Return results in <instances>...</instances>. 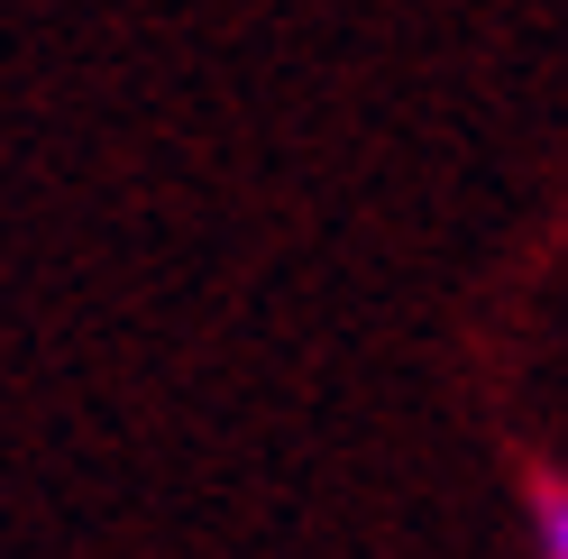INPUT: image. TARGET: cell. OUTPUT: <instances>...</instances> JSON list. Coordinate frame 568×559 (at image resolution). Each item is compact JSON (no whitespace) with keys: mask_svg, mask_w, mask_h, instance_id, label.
<instances>
[{"mask_svg":"<svg viewBox=\"0 0 568 559\" xmlns=\"http://www.w3.org/2000/svg\"><path fill=\"white\" fill-rule=\"evenodd\" d=\"M541 559H568V486H541Z\"/></svg>","mask_w":568,"mask_h":559,"instance_id":"obj_1","label":"cell"}]
</instances>
